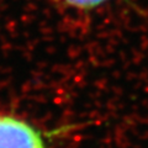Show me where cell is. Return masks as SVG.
<instances>
[{"mask_svg":"<svg viewBox=\"0 0 148 148\" xmlns=\"http://www.w3.org/2000/svg\"><path fill=\"white\" fill-rule=\"evenodd\" d=\"M67 4L75 8H80V9H90V8H95L98 5H101L108 0H64Z\"/></svg>","mask_w":148,"mask_h":148,"instance_id":"cell-2","label":"cell"},{"mask_svg":"<svg viewBox=\"0 0 148 148\" xmlns=\"http://www.w3.org/2000/svg\"><path fill=\"white\" fill-rule=\"evenodd\" d=\"M0 148H46L40 132L14 116H0Z\"/></svg>","mask_w":148,"mask_h":148,"instance_id":"cell-1","label":"cell"}]
</instances>
